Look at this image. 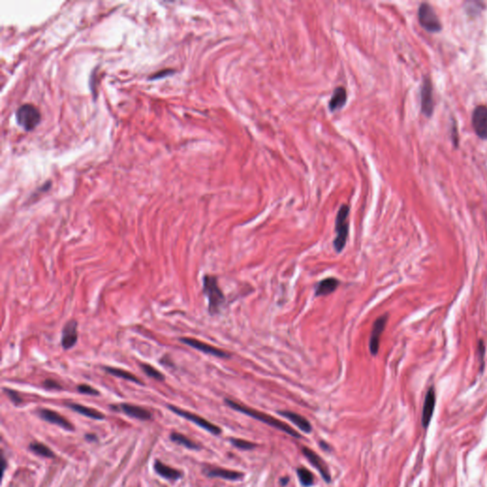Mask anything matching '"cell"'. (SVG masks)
<instances>
[{
    "label": "cell",
    "instance_id": "20",
    "mask_svg": "<svg viewBox=\"0 0 487 487\" xmlns=\"http://www.w3.org/2000/svg\"><path fill=\"white\" fill-rule=\"evenodd\" d=\"M346 97H347V93H346V91H345L344 87L336 88L331 98H330V101H329L330 111L335 112V111L341 109L342 107H344V105L346 102Z\"/></svg>",
    "mask_w": 487,
    "mask_h": 487
},
{
    "label": "cell",
    "instance_id": "25",
    "mask_svg": "<svg viewBox=\"0 0 487 487\" xmlns=\"http://www.w3.org/2000/svg\"><path fill=\"white\" fill-rule=\"evenodd\" d=\"M171 439L174 443L181 445L183 447H187V448H190V449H198L199 448V447L196 444H194L192 440H190L189 438L184 436L182 434L173 433L171 435Z\"/></svg>",
    "mask_w": 487,
    "mask_h": 487
},
{
    "label": "cell",
    "instance_id": "22",
    "mask_svg": "<svg viewBox=\"0 0 487 487\" xmlns=\"http://www.w3.org/2000/svg\"><path fill=\"white\" fill-rule=\"evenodd\" d=\"M104 369H105L106 372H108L109 374L114 376V377L121 378V379L130 381V382L138 384V385H141V386L144 385L142 381L139 380L136 376L132 374L131 372H129V371L124 370V369H120V368H117V367H112V366H104Z\"/></svg>",
    "mask_w": 487,
    "mask_h": 487
},
{
    "label": "cell",
    "instance_id": "10",
    "mask_svg": "<svg viewBox=\"0 0 487 487\" xmlns=\"http://www.w3.org/2000/svg\"><path fill=\"white\" fill-rule=\"evenodd\" d=\"M78 340V323L75 320H70L62 329L61 345L65 350L71 349Z\"/></svg>",
    "mask_w": 487,
    "mask_h": 487
},
{
    "label": "cell",
    "instance_id": "24",
    "mask_svg": "<svg viewBox=\"0 0 487 487\" xmlns=\"http://www.w3.org/2000/svg\"><path fill=\"white\" fill-rule=\"evenodd\" d=\"M297 475L299 477L300 483L304 487H310L311 485H313V482H314L313 474L309 470H307L306 468H304V467L298 468L297 469Z\"/></svg>",
    "mask_w": 487,
    "mask_h": 487
},
{
    "label": "cell",
    "instance_id": "27",
    "mask_svg": "<svg viewBox=\"0 0 487 487\" xmlns=\"http://www.w3.org/2000/svg\"><path fill=\"white\" fill-rule=\"evenodd\" d=\"M232 444L240 449H243V450H250L255 447V445L254 444H251L249 442H246V441H244V440H239V439H232Z\"/></svg>",
    "mask_w": 487,
    "mask_h": 487
},
{
    "label": "cell",
    "instance_id": "17",
    "mask_svg": "<svg viewBox=\"0 0 487 487\" xmlns=\"http://www.w3.org/2000/svg\"><path fill=\"white\" fill-rule=\"evenodd\" d=\"M281 416L284 417L285 419H288L291 423H293L295 426H298L304 433H310L311 432V425L310 423L305 420L304 417L291 412V411H279L278 412Z\"/></svg>",
    "mask_w": 487,
    "mask_h": 487
},
{
    "label": "cell",
    "instance_id": "15",
    "mask_svg": "<svg viewBox=\"0 0 487 487\" xmlns=\"http://www.w3.org/2000/svg\"><path fill=\"white\" fill-rule=\"evenodd\" d=\"M113 409H120L123 413H125L128 416L142 420V421H149L152 419V413L148 411L147 409L140 407V406H133L130 404H121L118 407L112 406Z\"/></svg>",
    "mask_w": 487,
    "mask_h": 487
},
{
    "label": "cell",
    "instance_id": "16",
    "mask_svg": "<svg viewBox=\"0 0 487 487\" xmlns=\"http://www.w3.org/2000/svg\"><path fill=\"white\" fill-rule=\"evenodd\" d=\"M204 472L209 477L222 478L229 481H238L244 477L243 474L240 472L220 467H207L204 469Z\"/></svg>",
    "mask_w": 487,
    "mask_h": 487
},
{
    "label": "cell",
    "instance_id": "30",
    "mask_svg": "<svg viewBox=\"0 0 487 487\" xmlns=\"http://www.w3.org/2000/svg\"><path fill=\"white\" fill-rule=\"evenodd\" d=\"M43 386H45L46 388H48V389H56V390L62 389V386H61L60 384L57 383L54 380H51V379H47L46 381H44Z\"/></svg>",
    "mask_w": 487,
    "mask_h": 487
},
{
    "label": "cell",
    "instance_id": "12",
    "mask_svg": "<svg viewBox=\"0 0 487 487\" xmlns=\"http://www.w3.org/2000/svg\"><path fill=\"white\" fill-rule=\"evenodd\" d=\"M303 453H304V456L306 457V459L310 462V464L320 472L321 476L323 477L325 482L329 483L331 480V477H330L328 468L326 467L325 462L321 459V457L307 447H304Z\"/></svg>",
    "mask_w": 487,
    "mask_h": 487
},
{
    "label": "cell",
    "instance_id": "5",
    "mask_svg": "<svg viewBox=\"0 0 487 487\" xmlns=\"http://www.w3.org/2000/svg\"><path fill=\"white\" fill-rule=\"evenodd\" d=\"M418 18L421 26L430 32H438L442 30V24L436 11L428 3H422L418 10Z\"/></svg>",
    "mask_w": 487,
    "mask_h": 487
},
{
    "label": "cell",
    "instance_id": "14",
    "mask_svg": "<svg viewBox=\"0 0 487 487\" xmlns=\"http://www.w3.org/2000/svg\"><path fill=\"white\" fill-rule=\"evenodd\" d=\"M37 413H38L41 419L46 421V422H49L53 425L60 426L66 430H73L74 429L73 426L71 425L70 422H68L64 417L61 416L60 414H58L55 411H52L50 409L41 408L37 411Z\"/></svg>",
    "mask_w": 487,
    "mask_h": 487
},
{
    "label": "cell",
    "instance_id": "29",
    "mask_svg": "<svg viewBox=\"0 0 487 487\" xmlns=\"http://www.w3.org/2000/svg\"><path fill=\"white\" fill-rule=\"evenodd\" d=\"M4 391L5 393L7 394V396L10 398V401L14 404V405H19L20 403H22V398H21L20 395L18 394V392L12 390V389H10V388H4Z\"/></svg>",
    "mask_w": 487,
    "mask_h": 487
},
{
    "label": "cell",
    "instance_id": "11",
    "mask_svg": "<svg viewBox=\"0 0 487 487\" xmlns=\"http://www.w3.org/2000/svg\"><path fill=\"white\" fill-rule=\"evenodd\" d=\"M421 102H422V111L426 116H431L433 112V92H432V85L431 82L426 78L423 83V87L421 90Z\"/></svg>",
    "mask_w": 487,
    "mask_h": 487
},
{
    "label": "cell",
    "instance_id": "23",
    "mask_svg": "<svg viewBox=\"0 0 487 487\" xmlns=\"http://www.w3.org/2000/svg\"><path fill=\"white\" fill-rule=\"evenodd\" d=\"M29 447H30V450H31L33 453H35L39 456L49 458V459H52L55 457V454L51 451L49 447H46L45 445L40 444V443H32V444H30Z\"/></svg>",
    "mask_w": 487,
    "mask_h": 487
},
{
    "label": "cell",
    "instance_id": "9",
    "mask_svg": "<svg viewBox=\"0 0 487 487\" xmlns=\"http://www.w3.org/2000/svg\"><path fill=\"white\" fill-rule=\"evenodd\" d=\"M472 126L481 139H487V107L478 106L472 114Z\"/></svg>",
    "mask_w": 487,
    "mask_h": 487
},
{
    "label": "cell",
    "instance_id": "3",
    "mask_svg": "<svg viewBox=\"0 0 487 487\" xmlns=\"http://www.w3.org/2000/svg\"><path fill=\"white\" fill-rule=\"evenodd\" d=\"M335 237L333 245L337 252H342L345 248V244L349 234V207L343 205L336 216L335 222Z\"/></svg>",
    "mask_w": 487,
    "mask_h": 487
},
{
    "label": "cell",
    "instance_id": "28",
    "mask_svg": "<svg viewBox=\"0 0 487 487\" xmlns=\"http://www.w3.org/2000/svg\"><path fill=\"white\" fill-rule=\"evenodd\" d=\"M77 390L80 393H82V394H86V395H99V391L98 390H96L92 386H88V385H79V386H77Z\"/></svg>",
    "mask_w": 487,
    "mask_h": 487
},
{
    "label": "cell",
    "instance_id": "18",
    "mask_svg": "<svg viewBox=\"0 0 487 487\" xmlns=\"http://www.w3.org/2000/svg\"><path fill=\"white\" fill-rule=\"evenodd\" d=\"M339 286V281L333 277H328L325 280H322L316 288L315 295L316 296H326V295L333 293Z\"/></svg>",
    "mask_w": 487,
    "mask_h": 487
},
{
    "label": "cell",
    "instance_id": "31",
    "mask_svg": "<svg viewBox=\"0 0 487 487\" xmlns=\"http://www.w3.org/2000/svg\"><path fill=\"white\" fill-rule=\"evenodd\" d=\"M287 483H288V478H284V479L281 480V485L284 486V487Z\"/></svg>",
    "mask_w": 487,
    "mask_h": 487
},
{
    "label": "cell",
    "instance_id": "4",
    "mask_svg": "<svg viewBox=\"0 0 487 487\" xmlns=\"http://www.w3.org/2000/svg\"><path fill=\"white\" fill-rule=\"evenodd\" d=\"M16 122L27 132L34 130L41 121L39 110L31 104H24L16 111Z\"/></svg>",
    "mask_w": 487,
    "mask_h": 487
},
{
    "label": "cell",
    "instance_id": "7",
    "mask_svg": "<svg viewBox=\"0 0 487 487\" xmlns=\"http://www.w3.org/2000/svg\"><path fill=\"white\" fill-rule=\"evenodd\" d=\"M388 320V315H382L379 317L374 324L371 330V334L369 338V350L370 353L373 356H376L379 353L380 349V342H381V336L384 333L386 324Z\"/></svg>",
    "mask_w": 487,
    "mask_h": 487
},
{
    "label": "cell",
    "instance_id": "2",
    "mask_svg": "<svg viewBox=\"0 0 487 487\" xmlns=\"http://www.w3.org/2000/svg\"><path fill=\"white\" fill-rule=\"evenodd\" d=\"M203 291L209 301V312L211 315L218 314L223 308L226 298L215 276H204Z\"/></svg>",
    "mask_w": 487,
    "mask_h": 487
},
{
    "label": "cell",
    "instance_id": "6",
    "mask_svg": "<svg viewBox=\"0 0 487 487\" xmlns=\"http://www.w3.org/2000/svg\"><path fill=\"white\" fill-rule=\"evenodd\" d=\"M173 413L179 415V416L183 417L191 422H193V424L197 425L198 426H200L201 428H203L205 430L211 432L213 435H219L221 433V429L215 425H213L212 423H210L209 421L205 420L202 417L198 416V415H195L193 413H191L189 411H186V410H183V409H180L178 407L174 406H168Z\"/></svg>",
    "mask_w": 487,
    "mask_h": 487
},
{
    "label": "cell",
    "instance_id": "1",
    "mask_svg": "<svg viewBox=\"0 0 487 487\" xmlns=\"http://www.w3.org/2000/svg\"><path fill=\"white\" fill-rule=\"evenodd\" d=\"M226 404L230 407H232L234 410L238 411V412H241V413H244L247 416L251 417L253 418L255 420L257 421H260L264 424H266L268 426H272L274 428H277L281 431L284 432L285 434H288L290 436L294 437V438H300V434H298L297 431H295L294 429H292L290 426H287L286 424H284V422L278 420V419H275L274 417L269 416L265 413H262L258 410H255V409H252L250 407H246V406H242L238 403H235L233 400H229V399H226L225 400Z\"/></svg>",
    "mask_w": 487,
    "mask_h": 487
},
{
    "label": "cell",
    "instance_id": "13",
    "mask_svg": "<svg viewBox=\"0 0 487 487\" xmlns=\"http://www.w3.org/2000/svg\"><path fill=\"white\" fill-rule=\"evenodd\" d=\"M436 405V393L435 389L433 387H430L426 393V399H425V404L423 408V416H422V423L425 428L429 426L431 419L433 416V412L435 409Z\"/></svg>",
    "mask_w": 487,
    "mask_h": 487
},
{
    "label": "cell",
    "instance_id": "21",
    "mask_svg": "<svg viewBox=\"0 0 487 487\" xmlns=\"http://www.w3.org/2000/svg\"><path fill=\"white\" fill-rule=\"evenodd\" d=\"M67 406L71 408L73 411L81 414L83 416L89 417V418L93 419V420H103L105 418V416L102 414L101 412H99V411H97V410H95L93 408L81 406L79 404L68 403Z\"/></svg>",
    "mask_w": 487,
    "mask_h": 487
},
{
    "label": "cell",
    "instance_id": "26",
    "mask_svg": "<svg viewBox=\"0 0 487 487\" xmlns=\"http://www.w3.org/2000/svg\"><path fill=\"white\" fill-rule=\"evenodd\" d=\"M140 366L142 368L143 372L146 375L149 376L150 378H152V379H154L156 381H161V382L165 380V376H164V374L161 373L160 371H158L152 365H148V364H141Z\"/></svg>",
    "mask_w": 487,
    "mask_h": 487
},
{
    "label": "cell",
    "instance_id": "8",
    "mask_svg": "<svg viewBox=\"0 0 487 487\" xmlns=\"http://www.w3.org/2000/svg\"><path fill=\"white\" fill-rule=\"evenodd\" d=\"M179 341L181 343H183V344H185V345H189V346L193 347L194 349H197V350L203 352L205 354H209V355L218 357V358H230L231 357V355L229 353L225 352L222 349H219L217 347H214L213 345L206 344V343L201 342L199 340H196L194 338L183 337V338L179 339Z\"/></svg>",
    "mask_w": 487,
    "mask_h": 487
},
{
    "label": "cell",
    "instance_id": "32",
    "mask_svg": "<svg viewBox=\"0 0 487 487\" xmlns=\"http://www.w3.org/2000/svg\"><path fill=\"white\" fill-rule=\"evenodd\" d=\"M86 438L87 439H90V440H92V439H95L96 440V438H95V436H93V435H88Z\"/></svg>",
    "mask_w": 487,
    "mask_h": 487
},
{
    "label": "cell",
    "instance_id": "19",
    "mask_svg": "<svg viewBox=\"0 0 487 487\" xmlns=\"http://www.w3.org/2000/svg\"><path fill=\"white\" fill-rule=\"evenodd\" d=\"M154 469L158 475H160L161 477L165 478V479L171 480V481H176L182 476V474L179 470H176L174 468L168 467V466L164 465L162 462H159V461L155 462Z\"/></svg>",
    "mask_w": 487,
    "mask_h": 487
}]
</instances>
